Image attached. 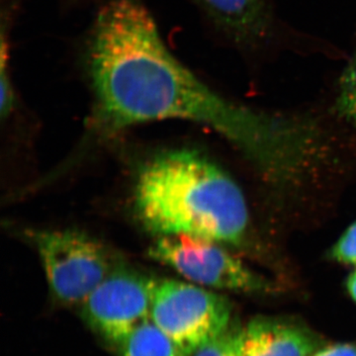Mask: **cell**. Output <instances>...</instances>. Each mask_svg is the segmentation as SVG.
I'll use <instances>...</instances> for the list:
<instances>
[{
  "mask_svg": "<svg viewBox=\"0 0 356 356\" xmlns=\"http://www.w3.org/2000/svg\"><path fill=\"white\" fill-rule=\"evenodd\" d=\"M95 106L90 125L111 137L146 122L181 119L214 129L261 168L278 161L289 122L229 102L170 53L139 0H113L98 15L86 55Z\"/></svg>",
  "mask_w": 356,
  "mask_h": 356,
  "instance_id": "1",
  "label": "cell"
},
{
  "mask_svg": "<svg viewBox=\"0 0 356 356\" xmlns=\"http://www.w3.org/2000/svg\"><path fill=\"white\" fill-rule=\"evenodd\" d=\"M134 201L140 222L153 235H187L236 245L247 229L240 187L194 149L166 152L143 166Z\"/></svg>",
  "mask_w": 356,
  "mask_h": 356,
  "instance_id": "2",
  "label": "cell"
},
{
  "mask_svg": "<svg viewBox=\"0 0 356 356\" xmlns=\"http://www.w3.org/2000/svg\"><path fill=\"white\" fill-rule=\"evenodd\" d=\"M54 296L67 305L83 304L118 266L102 243L74 229L31 234Z\"/></svg>",
  "mask_w": 356,
  "mask_h": 356,
  "instance_id": "3",
  "label": "cell"
},
{
  "mask_svg": "<svg viewBox=\"0 0 356 356\" xmlns=\"http://www.w3.org/2000/svg\"><path fill=\"white\" fill-rule=\"evenodd\" d=\"M232 307L226 297L184 281L159 280L151 320L191 356L226 331Z\"/></svg>",
  "mask_w": 356,
  "mask_h": 356,
  "instance_id": "4",
  "label": "cell"
},
{
  "mask_svg": "<svg viewBox=\"0 0 356 356\" xmlns=\"http://www.w3.org/2000/svg\"><path fill=\"white\" fill-rule=\"evenodd\" d=\"M217 243L187 235L159 236L147 254L199 286L248 293L270 291V282Z\"/></svg>",
  "mask_w": 356,
  "mask_h": 356,
  "instance_id": "5",
  "label": "cell"
},
{
  "mask_svg": "<svg viewBox=\"0 0 356 356\" xmlns=\"http://www.w3.org/2000/svg\"><path fill=\"white\" fill-rule=\"evenodd\" d=\"M159 280L118 264L84 300L83 316L97 334L118 343L151 318Z\"/></svg>",
  "mask_w": 356,
  "mask_h": 356,
  "instance_id": "6",
  "label": "cell"
},
{
  "mask_svg": "<svg viewBox=\"0 0 356 356\" xmlns=\"http://www.w3.org/2000/svg\"><path fill=\"white\" fill-rule=\"evenodd\" d=\"M318 346L306 327L280 318L257 317L243 327L242 356H311Z\"/></svg>",
  "mask_w": 356,
  "mask_h": 356,
  "instance_id": "7",
  "label": "cell"
},
{
  "mask_svg": "<svg viewBox=\"0 0 356 356\" xmlns=\"http://www.w3.org/2000/svg\"><path fill=\"white\" fill-rule=\"evenodd\" d=\"M232 38L252 44L266 38L271 18L264 0H192Z\"/></svg>",
  "mask_w": 356,
  "mask_h": 356,
  "instance_id": "8",
  "label": "cell"
},
{
  "mask_svg": "<svg viewBox=\"0 0 356 356\" xmlns=\"http://www.w3.org/2000/svg\"><path fill=\"white\" fill-rule=\"evenodd\" d=\"M114 346L120 356H189L151 318Z\"/></svg>",
  "mask_w": 356,
  "mask_h": 356,
  "instance_id": "9",
  "label": "cell"
},
{
  "mask_svg": "<svg viewBox=\"0 0 356 356\" xmlns=\"http://www.w3.org/2000/svg\"><path fill=\"white\" fill-rule=\"evenodd\" d=\"M337 111L356 128V54L341 72L337 88Z\"/></svg>",
  "mask_w": 356,
  "mask_h": 356,
  "instance_id": "10",
  "label": "cell"
},
{
  "mask_svg": "<svg viewBox=\"0 0 356 356\" xmlns=\"http://www.w3.org/2000/svg\"><path fill=\"white\" fill-rule=\"evenodd\" d=\"M243 331L242 325L232 323L226 331L191 356H242Z\"/></svg>",
  "mask_w": 356,
  "mask_h": 356,
  "instance_id": "11",
  "label": "cell"
},
{
  "mask_svg": "<svg viewBox=\"0 0 356 356\" xmlns=\"http://www.w3.org/2000/svg\"><path fill=\"white\" fill-rule=\"evenodd\" d=\"M8 43L6 42L4 30L2 29L1 51H0V86H1V113L2 120L8 117L15 106V93L13 83H11L10 72H9Z\"/></svg>",
  "mask_w": 356,
  "mask_h": 356,
  "instance_id": "12",
  "label": "cell"
},
{
  "mask_svg": "<svg viewBox=\"0 0 356 356\" xmlns=\"http://www.w3.org/2000/svg\"><path fill=\"white\" fill-rule=\"evenodd\" d=\"M329 254L339 264L356 266V221L346 229Z\"/></svg>",
  "mask_w": 356,
  "mask_h": 356,
  "instance_id": "13",
  "label": "cell"
},
{
  "mask_svg": "<svg viewBox=\"0 0 356 356\" xmlns=\"http://www.w3.org/2000/svg\"><path fill=\"white\" fill-rule=\"evenodd\" d=\"M311 356H356L355 343H337L316 350Z\"/></svg>",
  "mask_w": 356,
  "mask_h": 356,
  "instance_id": "14",
  "label": "cell"
},
{
  "mask_svg": "<svg viewBox=\"0 0 356 356\" xmlns=\"http://www.w3.org/2000/svg\"><path fill=\"white\" fill-rule=\"evenodd\" d=\"M346 288H348V293L351 298L356 302V270L348 276V282H346Z\"/></svg>",
  "mask_w": 356,
  "mask_h": 356,
  "instance_id": "15",
  "label": "cell"
}]
</instances>
